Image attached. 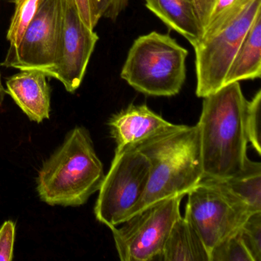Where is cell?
<instances>
[{
  "label": "cell",
  "mask_w": 261,
  "mask_h": 261,
  "mask_svg": "<svg viewBox=\"0 0 261 261\" xmlns=\"http://www.w3.org/2000/svg\"><path fill=\"white\" fill-rule=\"evenodd\" d=\"M133 146L146 155L150 170L144 194L126 221L157 201L185 196L204 178L197 124H172Z\"/></svg>",
  "instance_id": "obj_1"
},
{
  "label": "cell",
  "mask_w": 261,
  "mask_h": 261,
  "mask_svg": "<svg viewBox=\"0 0 261 261\" xmlns=\"http://www.w3.org/2000/svg\"><path fill=\"white\" fill-rule=\"evenodd\" d=\"M199 129L204 178L224 179L245 166L247 101L239 82L224 85L203 97Z\"/></svg>",
  "instance_id": "obj_2"
},
{
  "label": "cell",
  "mask_w": 261,
  "mask_h": 261,
  "mask_svg": "<svg viewBox=\"0 0 261 261\" xmlns=\"http://www.w3.org/2000/svg\"><path fill=\"white\" fill-rule=\"evenodd\" d=\"M105 176L89 133L76 127L44 163L37 190L41 199L50 205H82L99 191Z\"/></svg>",
  "instance_id": "obj_3"
},
{
  "label": "cell",
  "mask_w": 261,
  "mask_h": 261,
  "mask_svg": "<svg viewBox=\"0 0 261 261\" xmlns=\"http://www.w3.org/2000/svg\"><path fill=\"white\" fill-rule=\"evenodd\" d=\"M188 55L187 49L169 34L152 32L134 41L120 77L146 95L172 97L186 82Z\"/></svg>",
  "instance_id": "obj_4"
},
{
  "label": "cell",
  "mask_w": 261,
  "mask_h": 261,
  "mask_svg": "<svg viewBox=\"0 0 261 261\" xmlns=\"http://www.w3.org/2000/svg\"><path fill=\"white\" fill-rule=\"evenodd\" d=\"M187 195L184 217L201 237L209 254L254 213L218 179L203 178Z\"/></svg>",
  "instance_id": "obj_5"
},
{
  "label": "cell",
  "mask_w": 261,
  "mask_h": 261,
  "mask_svg": "<svg viewBox=\"0 0 261 261\" xmlns=\"http://www.w3.org/2000/svg\"><path fill=\"white\" fill-rule=\"evenodd\" d=\"M149 170V160L134 146L115 152L99 189L94 207L97 221L111 229L124 222L144 194Z\"/></svg>",
  "instance_id": "obj_6"
},
{
  "label": "cell",
  "mask_w": 261,
  "mask_h": 261,
  "mask_svg": "<svg viewBox=\"0 0 261 261\" xmlns=\"http://www.w3.org/2000/svg\"><path fill=\"white\" fill-rule=\"evenodd\" d=\"M259 12L261 0H250L222 28L194 45L198 97L203 98L224 86L233 58Z\"/></svg>",
  "instance_id": "obj_7"
},
{
  "label": "cell",
  "mask_w": 261,
  "mask_h": 261,
  "mask_svg": "<svg viewBox=\"0 0 261 261\" xmlns=\"http://www.w3.org/2000/svg\"><path fill=\"white\" fill-rule=\"evenodd\" d=\"M182 195L157 201L111 228L122 261H149L160 256L180 215Z\"/></svg>",
  "instance_id": "obj_8"
},
{
  "label": "cell",
  "mask_w": 261,
  "mask_h": 261,
  "mask_svg": "<svg viewBox=\"0 0 261 261\" xmlns=\"http://www.w3.org/2000/svg\"><path fill=\"white\" fill-rule=\"evenodd\" d=\"M66 0H42L20 42L9 49L1 64L5 68L38 70L46 74L59 59Z\"/></svg>",
  "instance_id": "obj_9"
},
{
  "label": "cell",
  "mask_w": 261,
  "mask_h": 261,
  "mask_svg": "<svg viewBox=\"0 0 261 261\" xmlns=\"http://www.w3.org/2000/svg\"><path fill=\"white\" fill-rule=\"evenodd\" d=\"M99 36L81 19L72 0L65 1L63 33L56 66L45 74L57 79L68 92L82 85Z\"/></svg>",
  "instance_id": "obj_10"
},
{
  "label": "cell",
  "mask_w": 261,
  "mask_h": 261,
  "mask_svg": "<svg viewBox=\"0 0 261 261\" xmlns=\"http://www.w3.org/2000/svg\"><path fill=\"white\" fill-rule=\"evenodd\" d=\"M172 124L146 105H129L109 121L111 135L117 143L115 152L135 146Z\"/></svg>",
  "instance_id": "obj_11"
},
{
  "label": "cell",
  "mask_w": 261,
  "mask_h": 261,
  "mask_svg": "<svg viewBox=\"0 0 261 261\" xmlns=\"http://www.w3.org/2000/svg\"><path fill=\"white\" fill-rule=\"evenodd\" d=\"M47 76L38 70H23L9 77L7 94L33 121L49 118L51 89Z\"/></svg>",
  "instance_id": "obj_12"
},
{
  "label": "cell",
  "mask_w": 261,
  "mask_h": 261,
  "mask_svg": "<svg viewBox=\"0 0 261 261\" xmlns=\"http://www.w3.org/2000/svg\"><path fill=\"white\" fill-rule=\"evenodd\" d=\"M160 256L164 261H210L208 250L201 237L181 216L172 226Z\"/></svg>",
  "instance_id": "obj_13"
},
{
  "label": "cell",
  "mask_w": 261,
  "mask_h": 261,
  "mask_svg": "<svg viewBox=\"0 0 261 261\" xmlns=\"http://www.w3.org/2000/svg\"><path fill=\"white\" fill-rule=\"evenodd\" d=\"M261 75V12L244 36L224 80V85L254 80Z\"/></svg>",
  "instance_id": "obj_14"
},
{
  "label": "cell",
  "mask_w": 261,
  "mask_h": 261,
  "mask_svg": "<svg viewBox=\"0 0 261 261\" xmlns=\"http://www.w3.org/2000/svg\"><path fill=\"white\" fill-rule=\"evenodd\" d=\"M146 8L165 25L182 36L193 47L201 38L199 25L189 0H144Z\"/></svg>",
  "instance_id": "obj_15"
},
{
  "label": "cell",
  "mask_w": 261,
  "mask_h": 261,
  "mask_svg": "<svg viewBox=\"0 0 261 261\" xmlns=\"http://www.w3.org/2000/svg\"><path fill=\"white\" fill-rule=\"evenodd\" d=\"M204 39L231 20L250 0H189Z\"/></svg>",
  "instance_id": "obj_16"
},
{
  "label": "cell",
  "mask_w": 261,
  "mask_h": 261,
  "mask_svg": "<svg viewBox=\"0 0 261 261\" xmlns=\"http://www.w3.org/2000/svg\"><path fill=\"white\" fill-rule=\"evenodd\" d=\"M244 201L253 212H261V164L247 159L244 169L233 176L218 179Z\"/></svg>",
  "instance_id": "obj_17"
},
{
  "label": "cell",
  "mask_w": 261,
  "mask_h": 261,
  "mask_svg": "<svg viewBox=\"0 0 261 261\" xmlns=\"http://www.w3.org/2000/svg\"><path fill=\"white\" fill-rule=\"evenodd\" d=\"M42 0H13L14 13L10 21L7 39L10 42L9 49H14L19 45L33 18L36 16Z\"/></svg>",
  "instance_id": "obj_18"
},
{
  "label": "cell",
  "mask_w": 261,
  "mask_h": 261,
  "mask_svg": "<svg viewBox=\"0 0 261 261\" xmlns=\"http://www.w3.org/2000/svg\"><path fill=\"white\" fill-rule=\"evenodd\" d=\"M209 256L210 261H253L238 231L217 244Z\"/></svg>",
  "instance_id": "obj_19"
},
{
  "label": "cell",
  "mask_w": 261,
  "mask_h": 261,
  "mask_svg": "<svg viewBox=\"0 0 261 261\" xmlns=\"http://www.w3.org/2000/svg\"><path fill=\"white\" fill-rule=\"evenodd\" d=\"M238 234L253 261H261V212H254L247 218Z\"/></svg>",
  "instance_id": "obj_20"
},
{
  "label": "cell",
  "mask_w": 261,
  "mask_h": 261,
  "mask_svg": "<svg viewBox=\"0 0 261 261\" xmlns=\"http://www.w3.org/2000/svg\"><path fill=\"white\" fill-rule=\"evenodd\" d=\"M260 103L261 91L259 90L254 97L247 101L246 108L245 123L247 141L253 146L258 154L261 152L260 145Z\"/></svg>",
  "instance_id": "obj_21"
},
{
  "label": "cell",
  "mask_w": 261,
  "mask_h": 261,
  "mask_svg": "<svg viewBox=\"0 0 261 261\" xmlns=\"http://www.w3.org/2000/svg\"><path fill=\"white\" fill-rule=\"evenodd\" d=\"M16 224L7 221L0 228V260L10 261L13 258Z\"/></svg>",
  "instance_id": "obj_22"
},
{
  "label": "cell",
  "mask_w": 261,
  "mask_h": 261,
  "mask_svg": "<svg viewBox=\"0 0 261 261\" xmlns=\"http://www.w3.org/2000/svg\"><path fill=\"white\" fill-rule=\"evenodd\" d=\"M129 0H94L99 19L116 20L128 5Z\"/></svg>",
  "instance_id": "obj_23"
},
{
  "label": "cell",
  "mask_w": 261,
  "mask_h": 261,
  "mask_svg": "<svg viewBox=\"0 0 261 261\" xmlns=\"http://www.w3.org/2000/svg\"><path fill=\"white\" fill-rule=\"evenodd\" d=\"M81 19L87 27L94 30L99 19L95 10L94 0H72Z\"/></svg>",
  "instance_id": "obj_24"
},
{
  "label": "cell",
  "mask_w": 261,
  "mask_h": 261,
  "mask_svg": "<svg viewBox=\"0 0 261 261\" xmlns=\"http://www.w3.org/2000/svg\"><path fill=\"white\" fill-rule=\"evenodd\" d=\"M6 94H7V91L3 85L2 77H1V73H0V107L3 105Z\"/></svg>",
  "instance_id": "obj_25"
}]
</instances>
